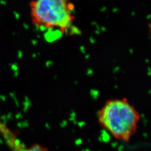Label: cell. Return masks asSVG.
Wrapping results in <instances>:
<instances>
[{"mask_svg":"<svg viewBox=\"0 0 151 151\" xmlns=\"http://www.w3.org/2000/svg\"><path fill=\"white\" fill-rule=\"evenodd\" d=\"M33 24L48 34H63L74 22V5L71 0H34L30 3Z\"/></svg>","mask_w":151,"mask_h":151,"instance_id":"6da1fadb","label":"cell"},{"mask_svg":"<svg viewBox=\"0 0 151 151\" xmlns=\"http://www.w3.org/2000/svg\"><path fill=\"white\" fill-rule=\"evenodd\" d=\"M99 119L103 127L114 137L127 141L136 131L139 115L127 101L111 100L101 108Z\"/></svg>","mask_w":151,"mask_h":151,"instance_id":"7a4b0ae2","label":"cell"},{"mask_svg":"<svg viewBox=\"0 0 151 151\" xmlns=\"http://www.w3.org/2000/svg\"><path fill=\"white\" fill-rule=\"evenodd\" d=\"M0 133L11 151H49L47 148L39 145L25 146L14 133L2 124H0Z\"/></svg>","mask_w":151,"mask_h":151,"instance_id":"3957f363","label":"cell"}]
</instances>
